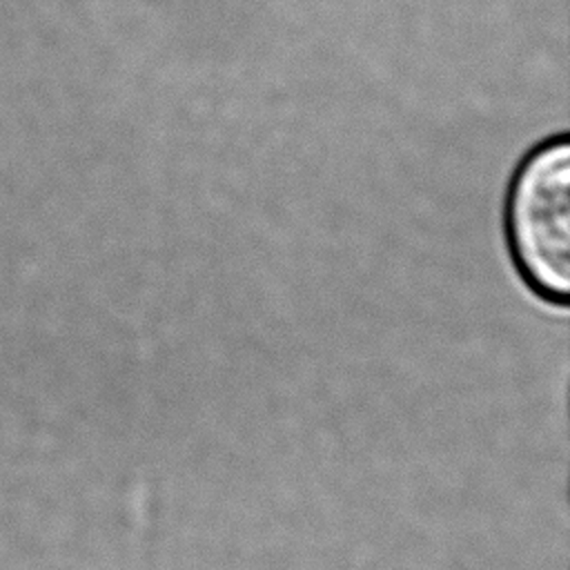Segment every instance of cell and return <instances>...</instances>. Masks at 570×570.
<instances>
[{"label": "cell", "instance_id": "1", "mask_svg": "<svg viewBox=\"0 0 570 570\" xmlns=\"http://www.w3.org/2000/svg\"><path fill=\"white\" fill-rule=\"evenodd\" d=\"M505 234L525 285L543 301L570 296V142L550 138L512 176Z\"/></svg>", "mask_w": 570, "mask_h": 570}]
</instances>
